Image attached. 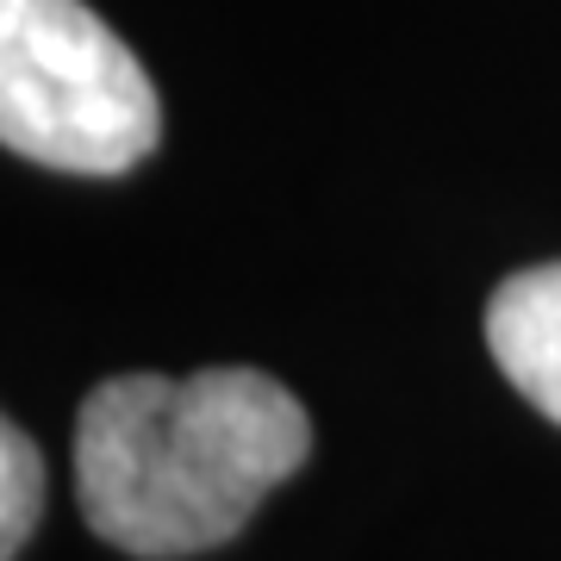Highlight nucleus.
Instances as JSON below:
<instances>
[{"mask_svg": "<svg viewBox=\"0 0 561 561\" xmlns=\"http://www.w3.org/2000/svg\"><path fill=\"white\" fill-rule=\"evenodd\" d=\"M486 350L505 381L549 424H561V262H537L493 287Z\"/></svg>", "mask_w": 561, "mask_h": 561, "instance_id": "7ed1b4c3", "label": "nucleus"}, {"mask_svg": "<svg viewBox=\"0 0 561 561\" xmlns=\"http://www.w3.org/2000/svg\"><path fill=\"white\" fill-rule=\"evenodd\" d=\"M162 138L131 44L81 0H0V144L69 175H125Z\"/></svg>", "mask_w": 561, "mask_h": 561, "instance_id": "f03ea898", "label": "nucleus"}, {"mask_svg": "<svg viewBox=\"0 0 561 561\" xmlns=\"http://www.w3.org/2000/svg\"><path fill=\"white\" fill-rule=\"evenodd\" d=\"M44 512V456L20 424L0 412V561H13Z\"/></svg>", "mask_w": 561, "mask_h": 561, "instance_id": "20e7f679", "label": "nucleus"}, {"mask_svg": "<svg viewBox=\"0 0 561 561\" xmlns=\"http://www.w3.org/2000/svg\"><path fill=\"white\" fill-rule=\"evenodd\" d=\"M312 456L306 405L262 368L113 375L81 400L76 500L138 561L219 549Z\"/></svg>", "mask_w": 561, "mask_h": 561, "instance_id": "f257e3e1", "label": "nucleus"}]
</instances>
